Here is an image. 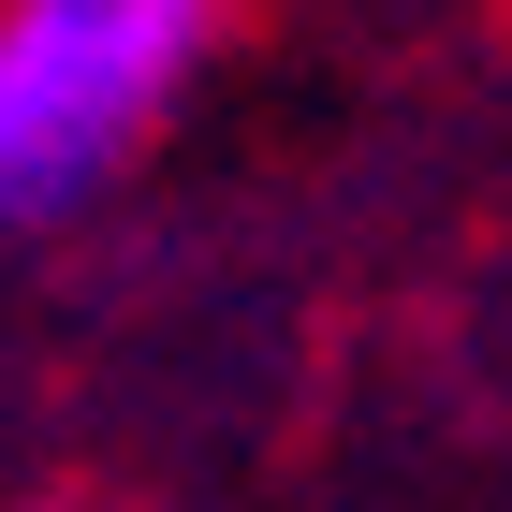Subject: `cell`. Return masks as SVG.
Listing matches in <instances>:
<instances>
[{"label":"cell","instance_id":"obj_1","mask_svg":"<svg viewBox=\"0 0 512 512\" xmlns=\"http://www.w3.org/2000/svg\"><path fill=\"white\" fill-rule=\"evenodd\" d=\"M220 0H15L0 15V220H59L103 191L176 74L205 59Z\"/></svg>","mask_w":512,"mask_h":512}]
</instances>
